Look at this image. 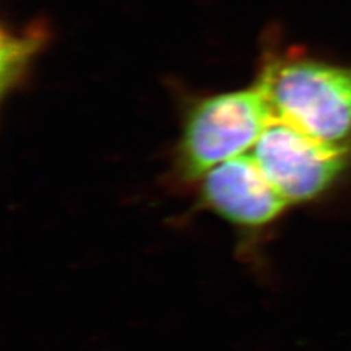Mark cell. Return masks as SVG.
<instances>
[{"label": "cell", "mask_w": 351, "mask_h": 351, "mask_svg": "<svg viewBox=\"0 0 351 351\" xmlns=\"http://www.w3.org/2000/svg\"><path fill=\"white\" fill-rule=\"evenodd\" d=\"M258 81L274 116L329 144L351 145V68L306 59L272 62Z\"/></svg>", "instance_id": "6da1fadb"}, {"label": "cell", "mask_w": 351, "mask_h": 351, "mask_svg": "<svg viewBox=\"0 0 351 351\" xmlns=\"http://www.w3.org/2000/svg\"><path fill=\"white\" fill-rule=\"evenodd\" d=\"M274 112L262 84L208 97L186 119L176 169L184 182H197L217 164L254 148Z\"/></svg>", "instance_id": "7a4b0ae2"}, {"label": "cell", "mask_w": 351, "mask_h": 351, "mask_svg": "<svg viewBox=\"0 0 351 351\" xmlns=\"http://www.w3.org/2000/svg\"><path fill=\"white\" fill-rule=\"evenodd\" d=\"M250 151L290 206L316 199L351 164V145L329 144L276 116Z\"/></svg>", "instance_id": "3957f363"}, {"label": "cell", "mask_w": 351, "mask_h": 351, "mask_svg": "<svg viewBox=\"0 0 351 351\" xmlns=\"http://www.w3.org/2000/svg\"><path fill=\"white\" fill-rule=\"evenodd\" d=\"M199 182V199L206 210L240 228L267 227L290 208L252 152L217 164Z\"/></svg>", "instance_id": "277c9868"}]
</instances>
